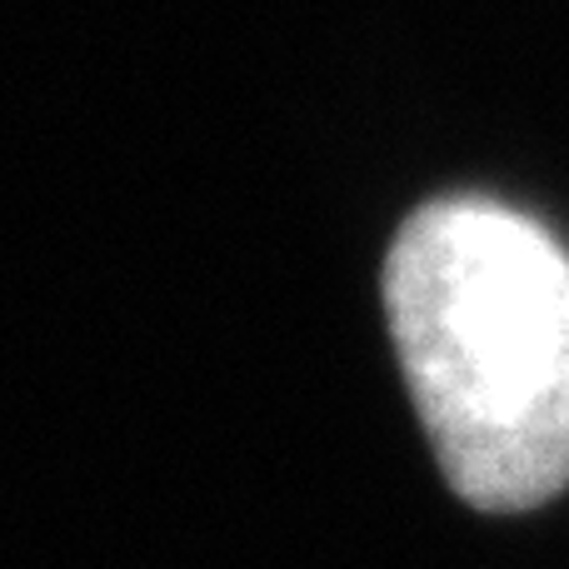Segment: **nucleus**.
Instances as JSON below:
<instances>
[{
    "mask_svg": "<svg viewBox=\"0 0 569 569\" xmlns=\"http://www.w3.org/2000/svg\"><path fill=\"white\" fill-rule=\"evenodd\" d=\"M410 400L465 505L535 510L569 485V256L480 196L420 206L385 256Z\"/></svg>",
    "mask_w": 569,
    "mask_h": 569,
    "instance_id": "obj_1",
    "label": "nucleus"
}]
</instances>
